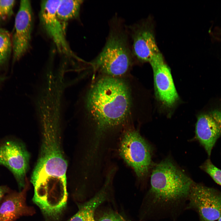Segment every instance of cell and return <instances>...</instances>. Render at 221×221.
I'll return each instance as SVG.
<instances>
[{"instance_id":"cell-1","label":"cell","mask_w":221,"mask_h":221,"mask_svg":"<svg viewBox=\"0 0 221 221\" xmlns=\"http://www.w3.org/2000/svg\"><path fill=\"white\" fill-rule=\"evenodd\" d=\"M132 88L128 76L99 75L80 94L76 115L90 130L91 151L99 152L110 136L130 127L134 104Z\"/></svg>"},{"instance_id":"cell-2","label":"cell","mask_w":221,"mask_h":221,"mask_svg":"<svg viewBox=\"0 0 221 221\" xmlns=\"http://www.w3.org/2000/svg\"><path fill=\"white\" fill-rule=\"evenodd\" d=\"M42 140L40 155L31 176L34 188H67L68 163L61 147L60 125H41Z\"/></svg>"},{"instance_id":"cell-3","label":"cell","mask_w":221,"mask_h":221,"mask_svg":"<svg viewBox=\"0 0 221 221\" xmlns=\"http://www.w3.org/2000/svg\"><path fill=\"white\" fill-rule=\"evenodd\" d=\"M127 35L117 25L112 27L101 52L91 63L99 75L113 77L128 76L132 64Z\"/></svg>"},{"instance_id":"cell-4","label":"cell","mask_w":221,"mask_h":221,"mask_svg":"<svg viewBox=\"0 0 221 221\" xmlns=\"http://www.w3.org/2000/svg\"><path fill=\"white\" fill-rule=\"evenodd\" d=\"M118 146V152L125 162L134 170L140 180L148 175L151 163V152L149 145L132 128L122 133Z\"/></svg>"},{"instance_id":"cell-5","label":"cell","mask_w":221,"mask_h":221,"mask_svg":"<svg viewBox=\"0 0 221 221\" xmlns=\"http://www.w3.org/2000/svg\"><path fill=\"white\" fill-rule=\"evenodd\" d=\"M198 214L200 221H215L221 211V192L204 185L193 183L189 192L186 209Z\"/></svg>"},{"instance_id":"cell-6","label":"cell","mask_w":221,"mask_h":221,"mask_svg":"<svg viewBox=\"0 0 221 221\" xmlns=\"http://www.w3.org/2000/svg\"><path fill=\"white\" fill-rule=\"evenodd\" d=\"M29 159V153L20 142L8 139L0 143V165L6 166L12 172L20 191L26 183V175Z\"/></svg>"},{"instance_id":"cell-7","label":"cell","mask_w":221,"mask_h":221,"mask_svg":"<svg viewBox=\"0 0 221 221\" xmlns=\"http://www.w3.org/2000/svg\"><path fill=\"white\" fill-rule=\"evenodd\" d=\"M212 103L198 115L195 129L196 138L209 157L221 137V100Z\"/></svg>"},{"instance_id":"cell-8","label":"cell","mask_w":221,"mask_h":221,"mask_svg":"<svg viewBox=\"0 0 221 221\" xmlns=\"http://www.w3.org/2000/svg\"><path fill=\"white\" fill-rule=\"evenodd\" d=\"M60 0H43L41 4L40 21L47 35L52 40L60 52L67 56H74L65 36L64 29L56 15Z\"/></svg>"},{"instance_id":"cell-9","label":"cell","mask_w":221,"mask_h":221,"mask_svg":"<svg viewBox=\"0 0 221 221\" xmlns=\"http://www.w3.org/2000/svg\"><path fill=\"white\" fill-rule=\"evenodd\" d=\"M14 22L12 46L13 60L16 61L25 54L30 46L33 15L30 1H21Z\"/></svg>"},{"instance_id":"cell-10","label":"cell","mask_w":221,"mask_h":221,"mask_svg":"<svg viewBox=\"0 0 221 221\" xmlns=\"http://www.w3.org/2000/svg\"><path fill=\"white\" fill-rule=\"evenodd\" d=\"M153 72L155 87L158 99L165 106L173 107L178 99L170 70L161 52L149 61Z\"/></svg>"},{"instance_id":"cell-11","label":"cell","mask_w":221,"mask_h":221,"mask_svg":"<svg viewBox=\"0 0 221 221\" xmlns=\"http://www.w3.org/2000/svg\"><path fill=\"white\" fill-rule=\"evenodd\" d=\"M133 51L140 61L149 62L160 52L157 45L153 27L150 21H146L132 27Z\"/></svg>"},{"instance_id":"cell-12","label":"cell","mask_w":221,"mask_h":221,"mask_svg":"<svg viewBox=\"0 0 221 221\" xmlns=\"http://www.w3.org/2000/svg\"><path fill=\"white\" fill-rule=\"evenodd\" d=\"M28 184L19 192L7 196L0 204V221H14L21 217L31 215L34 213V208L27 205L26 193Z\"/></svg>"},{"instance_id":"cell-13","label":"cell","mask_w":221,"mask_h":221,"mask_svg":"<svg viewBox=\"0 0 221 221\" xmlns=\"http://www.w3.org/2000/svg\"><path fill=\"white\" fill-rule=\"evenodd\" d=\"M112 179L107 176L101 189L88 201L79 205L77 212L68 221H95L96 210L108 199Z\"/></svg>"},{"instance_id":"cell-14","label":"cell","mask_w":221,"mask_h":221,"mask_svg":"<svg viewBox=\"0 0 221 221\" xmlns=\"http://www.w3.org/2000/svg\"><path fill=\"white\" fill-rule=\"evenodd\" d=\"M83 2L79 0H61L57 9L56 15L65 30L68 22L78 17Z\"/></svg>"},{"instance_id":"cell-15","label":"cell","mask_w":221,"mask_h":221,"mask_svg":"<svg viewBox=\"0 0 221 221\" xmlns=\"http://www.w3.org/2000/svg\"><path fill=\"white\" fill-rule=\"evenodd\" d=\"M12 48L10 34L6 30L0 28V64L7 60Z\"/></svg>"},{"instance_id":"cell-16","label":"cell","mask_w":221,"mask_h":221,"mask_svg":"<svg viewBox=\"0 0 221 221\" xmlns=\"http://www.w3.org/2000/svg\"><path fill=\"white\" fill-rule=\"evenodd\" d=\"M217 184L221 186V170L215 166L208 158L200 166Z\"/></svg>"},{"instance_id":"cell-17","label":"cell","mask_w":221,"mask_h":221,"mask_svg":"<svg viewBox=\"0 0 221 221\" xmlns=\"http://www.w3.org/2000/svg\"><path fill=\"white\" fill-rule=\"evenodd\" d=\"M15 1L14 0H0V21L12 15Z\"/></svg>"},{"instance_id":"cell-18","label":"cell","mask_w":221,"mask_h":221,"mask_svg":"<svg viewBox=\"0 0 221 221\" xmlns=\"http://www.w3.org/2000/svg\"><path fill=\"white\" fill-rule=\"evenodd\" d=\"M95 221H127L118 213L114 211L106 212L102 214Z\"/></svg>"},{"instance_id":"cell-19","label":"cell","mask_w":221,"mask_h":221,"mask_svg":"<svg viewBox=\"0 0 221 221\" xmlns=\"http://www.w3.org/2000/svg\"><path fill=\"white\" fill-rule=\"evenodd\" d=\"M9 191V189L5 186H0V200Z\"/></svg>"},{"instance_id":"cell-20","label":"cell","mask_w":221,"mask_h":221,"mask_svg":"<svg viewBox=\"0 0 221 221\" xmlns=\"http://www.w3.org/2000/svg\"><path fill=\"white\" fill-rule=\"evenodd\" d=\"M218 221H221V211L220 212V216L218 219Z\"/></svg>"},{"instance_id":"cell-21","label":"cell","mask_w":221,"mask_h":221,"mask_svg":"<svg viewBox=\"0 0 221 221\" xmlns=\"http://www.w3.org/2000/svg\"><path fill=\"white\" fill-rule=\"evenodd\" d=\"M3 79V78H0V82L1 81H2Z\"/></svg>"}]
</instances>
